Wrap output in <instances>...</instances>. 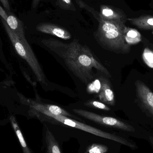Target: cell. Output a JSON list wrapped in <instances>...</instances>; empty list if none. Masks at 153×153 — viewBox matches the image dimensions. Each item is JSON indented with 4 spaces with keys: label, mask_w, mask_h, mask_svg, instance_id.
<instances>
[{
    "label": "cell",
    "mask_w": 153,
    "mask_h": 153,
    "mask_svg": "<svg viewBox=\"0 0 153 153\" xmlns=\"http://www.w3.org/2000/svg\"><path fill=\"white\" fill-rule=\"evenodd\" d=\"M36 28L39 32L53 35L65 40L71 38V35L69 31L53 23L48 22L40 23L37 26Z\"/></svg>",
    "instance_id": "8"
},
{
    "label": "cell",
    "mask_w": 153,
    "mask_h": 153,
    "mask_svg": "<svg viewBox=\"0 0 153 153\" xmlns=\"http://www.w3.org/2000/svg\"><path fill=\"white\" fill-rule=\"evenodd\" d=\"M30 111L33 116L37 117L39 119L42 121H47L52 124H63L74 128L82 130L85 132H88L97 136L113 140L131 148L135 147L134 144L121 137L97 129L69 117L62 115H54L48 112H38L33 111H32L31 110Z\"/></svg>",
    "instance_id": "3"
},
{
    "label": "cell",
    "mask_w": 153,
    "mask_h": 153,
    "mask_svg": "<svg viewBox=\"0 0 153 153\" xmlns=\"http://www.w3.org/2000/svg\"><path fill=\"white\" fill-rule=\"evenodd\" d=\"M6 22L9 27L20 38L23 40H27L25 37L24 27L21 21L14 15H10L8 16Z\"/></svg>",
    "instance_id": "12"
},
{
    "label": "cell",
    "mask_w": 153,
    "mask_h": 153,
    "mask_svg": "<svg viewBox=\"0 0 153 153\" xmlns=\"http://www.w3.org/2000/svg\"><path fill=\"white\" fill-rule=\"evenodd\" d=\"M100 82L98 96L100 100L110 106H114L116 103L115 95L108 81L105 77H101Z\"/></svg>",
    "instance_id": "10"
},
{
    "label": "cell",
    "mask_w": 153,
    "mask_h": 153,
    "mask_svg": "<svg viewBox=\"0 0 153 153\" xmlns=\"http://www.w3.org/2000/svg\"><path fill=\"white\" fill-rule=\"evenodd\" d=\"M58 5L62 9L75 11L76 9L72 0H57Z\"/></svg>",
    "instance_id": "17"
},
{
    "label": "cell",
    "mask_w": 153,
    "mask_h": 153,
    "mask_svg": "<svg viewBox=\"0 0 153 153\" xmlns=\"http://www.w3.org/2000/svg\"><path fill=\"white\" fill-rule=\"evenodd\" d=\"M149 139L151 144L152 145L153 147V136H150L149 137Z\"/></svg>",
    "instance_id": "22"
},
{
    "label": "cell",
    "mask_w": 153,
    "mask_h": 153,
    "mask_svg": "<svg viewBox=\"0 0 153 153\" xmlns=\"http://www.w3.org/2000/svg\"><path fill=\"white\" fill-rule=\"evenodd\" d=\"M0 16L1 18L4 20L5 21L7 20V18H8V15H7V13L5 12L2 7L0 5Z\"/></svg>",
    "instance_id": "19"
},
{
    "label": "cell",
    "mask_w": 153,
    "mask_h": 153,
    "mask_svg": "<svg viewBox=\"0 0 153 153\" xmlns=\"http://www.w3.org/2000/svg\"><path fill=\"white\" fill-rule=\"evenodd\" d=\"M107 151L106 147L99 145L94 144L89 149L90 153H105Z\"/></svg>",
    "instance_id": "18"
},
{
    "label": "cell",
    "mask_w": 153,
    "mask_h": 153,
    "mask_svg": "<svg viewBox=\"0 0 153 153\" xmlns=\"http://www.w3.org/2000/svg\"><path fill=\"white\" fill-rule=\"evenodd\" d=\"M125 38L126 42L129 45L137 44L141 40V35L137 30L126 26L125 29Z\"/></svg>",
    "instance_id": "15"
},
{
    "label": "cell",
    "mask_w": 153,
    "mask_h": 153,
    "mask_svg": "<svg viewBox=\"0 0 153 153\" xmlns=\"http://www.w3.org/2000/svg\"><path fill=\"white\" fill-rule=\"evenodd\" d=\"M4 8L7 10L8 11L10 12V6L9 4L8 0H0Z\"/></svg>",
    "instance_id": "20"
},
{
    "label": "cell",
    "mask_w": 153,
    "mask_h": 153,
    "mask_svg": "<svg viewBox=\"0 0 153 153\" xmlns=\"http://www.w3.org/2000/svg\"><path fill=\"white\" fill-rule=\"evenodd\" d=\"M0 48H1V41H0Z\"/></svg>",
    "instance_id": "23"
},
{
    "label": "cell",
    "mask_w": 153,
    "mask_h": 153,
    "mask_svg": "<svg viewBox=\"0 0 153 153\" xmlns=\"http://www.w3.org/2000/svg\"><path fill=\"white\" fill-rule=\"evenodd\" d=\"M45 141L48 153H61L57 141L52 133L47 129L46 133Z\"/></svg>",
    "instance_id": "13"
},
{
    "label": "cell",
    "mask_w": 153,
    "mask_h": 153,
    "mask_svg": "<svg viewBox=\"0 0 153 153\" xmlns=\"http://www.w3.org/2000/svg\"><path fill=\"white\" fill-rule=\"evenodd\" d=\"M127 20L140 29L151 30L153 34V16L142 15L138 18H128Z\"/></svg>",
    "instance_id": "11"
},
{
    "label": "cell",
    "mask_w": 153,
    "mask_h": 153,
    "mask_svg": "<svg viewBox=\"0 0 153 153\" xmlns=\"http://www.w3.org/2000/svg\"><path fill=\"white\" fill-rule=\"evenodd\" d=\"M1 21L8 36L17 53L27 63L38 81L40 83L47 85V79L44 72L27 40H23L20 38L9 27L6 21L3 19Z\"/></svg>",
    "instance_id": "4"
},
{
    "label": "cell",
    "mask_w": 153,
    "mask_h": 153,
    "mask_svg": "<svg viewBox=\"0 0 153 153\" xmlns=\"http://www.w3.org/2000/svg\"><path fill=\"white\" fill-rule=\"evenodd\" d=\"M41 43L63 60L69 70L85 84L93 80L94 70L111 77L109 72L94 57L91 49L79 43L76 39L70 43L52 38L43 39Z\"/></svg>",
    "instance_id": "1"
},
{
    "label": "cell",
    "mask_w": 153,
    "mask_h": 153,
    "mask_svg": "<svg viewBox=\"0 0 153 153\" xmlns=\"http://www.w3.org/2000/svg\"><path fill=\"white\" fill-rule=\"evenodd\" d=\"M40 1L41 0H32V8L33 9H35V8H36Z\"/></svg>",
    "instance_id": "21"
},
{
    "label": "cell",
    "mask_w": 153,
    "mask_h": 153,
    "mask_svg": "<svg viewBox=\"0 0 153 153\" xmlns=\"http://www.w3.org/2000/svg\"><path fill=\"white\" fill-rule=\"evenodd\" d=\"M73 111L82 117L107 127L117 128L129 133L136 132V129L133 126L115 118L102 116L81 109H73Z\"/></svg>",
    "instance_id": "5"
},
{
    "label": "cell",
    "mask_w": 153,
    "mask_h": 153,
    "mask_svg": "<svg viewBox=\"0 0 153 153\" xmlns=\"http://www.w3.org/2000/svg\"><path fill=\"white\" fill-rule=\"evenodd\" d=\"M138 98L144 107L153 116V92L143 82L137 81L135 82Z\"/></svg>",
    "instance_id": "7"
},
{
    "label": "cell",
    "mask_w": 153,
    "mask_h": 153,
    "mask_svg": "<svg viewBox=\"0 0 153 153\" xmlns=\"http://www.w3.org/2000/svg\"><path fill=\"white\" fill-rule=\"evenodd\" d=\"M99 15L102 19L109 21H121L126 22L127 20L126 16L122 11L108 5H101Z\"/></svg>",
    "instance_id": "9"
},
{
    "label": "cell",
    "mask_w": 153,
    "mask_h": 153,
    "mask_svg": "<svg viewBox=\"0 0 153 153\" xmlns=\"http://www.w3.org/2000/svg\"><path fill=\"white\" fill-rule=\"evenodd\" d=\"M90 13L99 22L94 36L102 48L117 53H128L130 46L126 42L125 38V22L109 21L102 19L99 12L93 8Z\"/></svg>",
    "instance_id": "2"
},
{
    "label": "cell",
    "mask_w": 153,
    "mask_h": 153,
    "mask_svg": "<svg viewBox=\"0 0 153 153\" xmlns=\"http://www.w3.org/2000/svg\"><path fill=\"white\" fill-rule=\"evenodd\" d=\"M85 106L97 109L102 110L109 111H110L111 108L107 106L106 104L102 102H100L97 100H89L84 103Z\"/></svg>",
    "instance_id": "16"
},
{
    "label": "cell",
    "mask_w": 153,
    "mask_h": 153,
    "mask_svg": "<svg viewBox=\"0 0 153 153\" xmlns=\"http://www.w3.org/2000/svg\"><path fill=\"white\" fill-rule=\"evenodd\" d=\"M10 120L13 128L16 133V135L19 141L23 153H31L30 150L29 149L28 147L25 142V139L22 135V133L18 126V123H17L14 117L13 116H11L10 117Z\"/></svg>",
    "instance_id": "14"
},
{
    "label": "cell",
    "mask_w": 153,
    "mask_h": 153,
    "mask_svg": "<svg viewBox=\"0 0 153 153\" xmlns=\"http://www.w3.org/2000/svg\"><path fill=\"white\" fill-rule=\"evenodd\" d=\"M25 102L30 107L31 111L38 112H48L56 115H62L71 118L80 120L79 118L69 113L67 111L56 105L37 102L30 99H25Z\"/></svg>",
    "instance_id": "6"
}]
</instances>
